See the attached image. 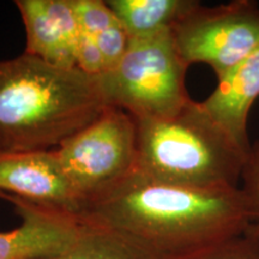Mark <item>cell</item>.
<instances>
[{
  "label": "cell",
  "instance_id": "ac0fdd59",
  "mask_svg": "<svg viewBox=\"0 0 259 259\" xmlns=\"http://www.w3.org/2000/svg\"><path fill=\"white\" fill-rule=\"evenodd\" d=\"M245 233L247 235L252 236V238H254V239H257V240H259V220L257 222L252 223V225L248 227L247 231H246Z\"/></svg>",
  "mask_w": 259,
  "mask_h": 259
},
{
  "label": "cell",
  "instance_id": "8992f818",
  "mask_svg": "<svg viewBox=\"0 0 259 259\" xmlns=\"http://www.w3.org/2000/svg\"><path fill=\"white\" fill-rule=\"evenodd\" d=\"M171 31L184 61L209 65L219 80L259 48V5L234 0L208 8L198 2Z\"/></svg>",
  "mask_w": 259,
  "mask_h": 259
},
{
  "label": "cell",
  "instance_id": "5bb4252c",
  "mask_svg": "<svg viewBox=\"0 0 259 259\" xmlns=\"http://www.w3.org/2000/svg\"><path fill=\"white\" fill-rule=\"evenodd\" d=\"M80 31L95 37L113 25L119 23L114 12L101 0H73Z\"/></svg>",
  "mask_w": 259,
  "mask_h": 259
},
{
  "label": "cell",
  "instance_id": "4fadbf2b",
  "mask_svg": "<svg viewBox=\"0 0 259 259\" xmlns=\"http://www.w3.org/2000/svg\"><path fill=\"white\" fill-rule=\"evenodd\" d=\"M163 259H259V240L245 233L192 253Z\"/></svg>",
  "mask_w": 259,
  "mask_h": 259
},
{
  "label": "cell",
  "instance_id": "52a82bcc",
  "mask_svg": "<svg viewBox=\"0 0 259 259\" xmlns=\"http://www.w3.org/2000/svg\"><path fill=\"white\" fill-rule=\"evenodd\" d=\"M0 194L78 218L82 203L61 166L56 149L35 151L0 150Z\"/></svg>",
  "mask_w": 259,
  "mask_h": 259
},
{
  "label": "cell",
  "instance_id": "9a60e30c",
  "mask_svg": "<svg viewBox=\"0 0 259 259\" xmlns=\"http://www.w3.org/2000/svg\"><path fill=\"white\" fill-rule=\"evenodd\" d=\"M94 40L101 51L106 64V71L113 69L121 60L130 45V36L120 22L102 31L101 34L96 35Z\"/></svg>",
  "mask_w": 259,
  "mask_h": 259
},
{
  "label": "cell",
  "instance_id": "8fae6325",
  "mask_svg": "<svg viewBox=\"0 0 259 259\" xmlns=\"http://www.w3.org/2000/svg\"><path fill=\"white\" fill-rule=\"evenodd\" d=\"M107 4L130 38L148 37L173 29L196 0H108Z\"/></svg>",
  "mask_w": 259,
  "mask_h": 259
},
{
  "label": "cell",
  "instance_id": "5b68a950",
  "mask_svg": "<svg viewBox=\"0 0 259 259\" xmlns=\"http://www.w3.org/2000/svg\"><path fill=\"white\" fill-rule=\"evenodd\" d=\"M71 186L87 204L111 190L137 164V124L118 107L107 106L95 120L56 149Z\"/></svg>",
  "mask_w": 259,
  "mask_h": 259
},
{
  "label": "cell",
  "instance_id": "e0dca14e",
  "mask_svg": "<svg viewBox=\"0 0 259 259\" xmlns=\"http://www.w3.org/2000/svg\"><path fill=\"white\" fill-rule=\"evenodd\" d=\"M77 67L90 76H100L106 71L105 60L96 41L82 31L77 46Z\"/></svg>",
  "mask_w": 259,
  "mask_h": 259
},
{
  "label": "cell",
  "instance_id": "30bf717a",
  "mask_svg": "<svg viewBox=\"0 0 259 259\" xmlns=\"http://www.w3.org/2000/svg\"><path fill=\"white\" fill-rule=\"evenodd\" d=\"M259 97V48L231 72L218 80V87L202 101L210 116L245 151L250 153L248 115Z\"/></svg>",
  "mask_w": 259,
  "mask_h": 259
},
{
  "label": "cell",
  "instance_id": "7c38bea8",
  "mask_svg": "<svg viewBox=\"0 0 259 259\" xmlns=\"http://www.w3.org/2000/svg\"><path fill=\"white\" fill-rule=\"evenodd\" d=\"M70 250L50 259H163L124 233L83 221Z\"/></svg>",
  "mask_w": 259,
  "mask_h": 259
},
{
  "label": "cell",
  "instance_id": "ba28073f",
  "mask_svg": "<svg viewBox=\"0 0 259 259\" xmlns=\"http://www.w3.org/2000/svg\"><path fill=\"white\" fill-rule=\"evenodd\" d=\"M14 206L21 225L0 232V259H50L70 250L82 222L69 213L8 194H0Z\"/></svg>",
  "mask_w": 259,
  "mask_h": 259
},
{
  "label": "cell",
  "instance_id": "9c48e42d",
  "mask_svg": "<svg viewBox=\"0 0 259 259\" xmlns=\"http://www.w3.org/2000/svg\"><path fill=\"white\" fill-rule=\"evenodd\" d=\"M23 21L25 53L52 65L77 67L80 28L73 0H17Z\"/></svg>",
  "mask_w": 259,
  "mask_h": 259
},
{
  "label": "cell",
  "instance_id": "7a4b0ae2",
  "mask_svg": "<svg viewBox=\"0 0 259 259\" xmlns=\"http://www.w3.org/2000/svg\"><path fill=\"white\" fill-rule=\"evenodd\" d=\"M107 107L97 76L22 53L0 59V150H53Z\"/></svg>",
  "mask_w": 259,
  "mask_h": 259
},
{
  "label": "cell",
  "instance_id": "6da1fadb",
  "mask_svg": "<svg viewBox=\"0 0 259 259\" xmlns=\"http://www.w3.org/2000/svg\"><path fill=\"white\" fill-rule=\"evenodd\" d=\"M79 220L131 236L170 258L245 234L255 221L240 187L191 189L147 179L137 170L84 206Z\"/></svg>",
  "mask_w": 259,
  "mask_h": 259
},
{
  "label": "cell",
  "instance_id": "3957f363",
  "mask_svg": "<svg viewBox=\"0 0 259 259\" xmlns=\"http://www.w3.org/2000/svg\"><path fill=\"white\" fill-rule=\"evenodd\" d=\"M135 120L136 170L144 178L191 189L240 187L248 153L213 120L202 102L191 100L168 118Z\"/></svg>",
  "mask_w": 259,
  "mask_h": 259
},
{
  "label": "cell",
  "instance_id": "277c9868",
  "mask_svg": "<svg viewBox=\"0 0 259 259\" xmlns=\"http://www.w3.org/2000/svg\"><path fill=\"white\" fill-rule=\"evenodd\" d=\"M189 67L168 29L130 38L121 60L97 80L107 106L135 119H162L177 114L192 100L185 85Z\"/></svg>",
  "mask_w": 259,
  "mask_h": 259
},
{
  "label": "cell",
  "instance_id": "2e32d148",
  "mask_svg": "<svg viewBox=\"0 0 259 259\" xmlns=\"http://www.w3.org/2000/svg\"><path fill=\"white\" fill-rule=\"evenodd\" d=\"M240 189L247 197L255 216L254 222H257L259 220V142L251 145L242 170Z\"/></svg>",
  "mask_w": 259,
  "mask_h": 259
}]
</instances>
